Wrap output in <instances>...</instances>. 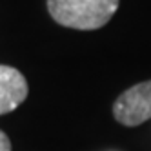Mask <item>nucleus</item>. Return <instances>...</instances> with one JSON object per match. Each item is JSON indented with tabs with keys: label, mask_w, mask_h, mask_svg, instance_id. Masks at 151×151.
Instances as JSON below:
<instances>
[{
	"label": "nucleus",
	"mask_w": 151,
	"mask_h": 151,
	"mask_svg": "<svg viewBox=\"0 0 151 151\" xmlns=\"http://www.w3.org/2000/svg\"><path fill=\"white\" fill-rule=\"evenodd\" d=\"M120 0H47V11L64 27L93 31L109 22Z\"/></svg>",
	"instance_id": "obj_1"
},
{
	"label": "nucleus",
	"mask_w": 151,
	"mask_h": 151,
	"mask_svg": "<svg viewBox=\"0 0 151 151\" xmlns=\"http://www.w3.org/2000/svg\"><path fill=\"white\" fill-rule=\"evenodd\" d=\"M116 122L135 127L151 118V80L140 82L126 89L113 104Z\"/></svg>",
	"instance_id": "obj_2"
},
{
	"label": "nucleus",
	"mask_w": 151,
	"mask_h": 151,
	"mask_svg": "<svg viewBox=\"0 0 151 151\" xmlns=\"http://www.w3.org/2000/svg\"><path fill=\"white\" fill-rule=\"evenodd\" d=\"M27 93V80L22 73L11 66H0V115L15 111Z\"/></svg>",
	"instance_id": "obj_3"
},
{
	"label": "nucleus",
	"mask_w": 151,
	"mask_h": 151,
	"mask_svg": "<svg viewBox=\"0 0 151 151\" xmlns=\"http://www.w3.org/2000/svg\"><path fill=\"white\" fill-rule=\"evenodd\" d=\"M0 151H11V140L0 129Z\"/></svg>",
	"instance_id": "obj_4"
}]
</instances>
